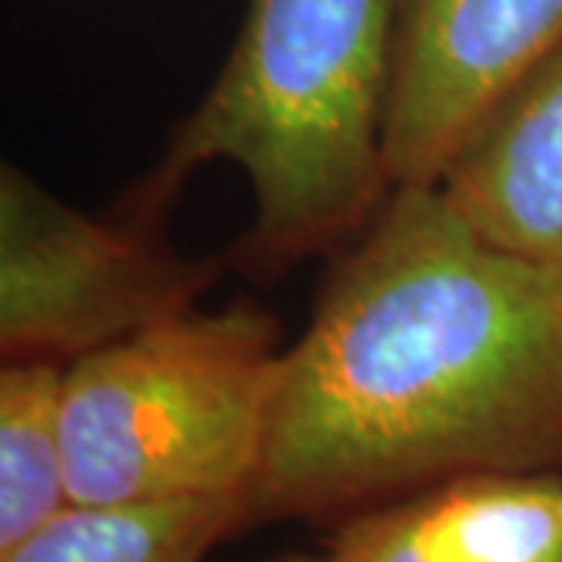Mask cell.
I'll return each mask as SVG.
<instances>
[{"label": "cell", "instance_id": "1", "mask_svg": "<svg viewBox=\"0 0 562 562\" xmlns=\"http://www.w3.org/2000/svg\"><path fill=\"white\" fill-rule=\"evenodd\" d=\"M479 472H562V269L394 188L281 350L247 528L338 525Z\"/></svg>", "mask_w": 562, "mask_h": 562}, {"label": "cell", "instance_id": "2", "mask_svg": "<svg viewBox=\"0 0 562 562\" xmlns=\"http://www.w3.org/2000/svg\"><path fill=\"white\" fill-rule=\"evenodd\" d=\"M401 0H247L238 38L125 216L162 222L201 166L254 191L238 257L284 269L362 235L391 194L384 120Z\"/></svg>", "mask_w": 562, "mask_h": 562}, {"label": "cell", "instance_id": "3", "mask_svg": "<svg viewBox=\"0 0 562 562\" xmlns=\"http://www.w3.org/2000/svg\"><path fill=\"white\" fill-rule=\"evenodd\" d=\"M279 360V322L235 301L216 313L188 310L69 362V501L247 494Z\"/></svg>", "mask_w": 562, "mask_h": 562}, {"label": "cell", "instance_id": "4", "mask_svg": "<svg viewBox=\"0 0 562 562\" xmlns=\"http://www.w3.org/2000/svg\"><path fill=\"white\" fill-rule=\"evenodd\" d=\"M220 260L188 257L162 222L98 220L0 166V357L63 362L198 310Z\"/></svg>", "mask_w": 562, "mask_h": 562}, {"label": "cell", "instance_id": "5", "mask_svg": "<svg viewBox=\"0 0 562 562\" xmlns=\"http://www.w3.org/2000/svg\"><path fill=\"white\" fill-rule=\"evenodd\" d=\"M562 47V0H401L384 166L394 188L438 184L472 125Z\"/></svg>", "mask_w": 562, "mask_h": 562}, {"label": "cell", "instance_id": "6", "mask_svg": "<svg viewBox=\"0 0 562 562\" xmlns=\"http://www.w3.org/2000/svg\"><path fill=\"white\" fill-rule=\"evenodd\" d=\"M435 188L484 244L562 269V47L472 125Z\"/></svg>", "mask_w": 562, "mask_h": 562}, {"label": "cell", "instance_id": "7", "mask_svg": "<svg viewBox=\"0 0 562 562\" xmlns=\"http://www.w3.org/2000/svg\"><path fill=\"white\" fill-rule=\"evenodd\" d=\"M335 562H562V472H479L331 525Z\"/></svg>", "mask_w": 562, "mask_h": 562}, {"label": "cell", "instance_id": "8", "mask_svg": "<svg viewBox=\"0 0 562 562\" xmlns=\"http://www.w3.org/2000/svg\"><path fill=\"white\" fill-rule=\"evenodd\" d=\"M247 531L244 494L144 503H69L0 562H203Z\"/></svg>", "mask_w": 562, "mask_h": 562}, {"label": "cell", "instance_id": "9", "mask_svg": "<svg viewBox=\"0 0 562 562\" xmlns=\"http://www.w3.org/2000/svg\"><path fill=\"white\" fill-rule=\"evenodd\" d=\"M63 362L0 366V553L69 506Z\"/></svg>", "mask_w": 562, "mask_h": 562}, {"label": "cell", "instance_id": "10", "mask_svg": "<svg viewBox=\"0 0 562 562\" xmlns=\"http://www.w3.org/2000/svg\"><path fill=\"white\" fill-rule=\"evenodd\" d=\"M269 562H335L328 553H322V557H313V553H281L276 560Z\"/></svg>", "mask_w": 562, "mask_h": 562}]
</instances>
